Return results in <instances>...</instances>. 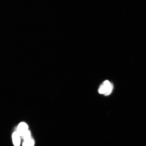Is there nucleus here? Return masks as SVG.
Instances as JSON below:
<instances>
[{
	"label": "nucleus",
	"instance_id": "nucleus-5",
	"mask_svg": "<svg viewBox=\"0 0 146 146\" xmlns=\"http://www.w3.org/2000/svg\"><path fill=\"white\" fill-rule=\"evenodd\" d=\"M21 137L23 139L24 141L29 139L31 137L30 131L29 130L27 131L26 133Z\"/></svg>",
	"mask_w": 146,
	"mask_h": 146
},
{
	"label": "nucleus",
	"instance_id": "nucleus-1",
	"mask_svg": "<svg viewBox=\"0 0 146 146\" xmlns=\"http://www.w3.org/2000/svg\"><path fill=\"white\" fill-rule=\"evenodd\" d=\"M113 85L108 80H106L102 84L98 89V92L100 94H104L108 96L112 92Z\"/></svg>",
	"mask_w": 146,
	"mask_h": 146
},
{
	"label": "nucleus",
	"instance_id": "nucleus-3",
	"mask_svg": "<svg viewBox=\"0 0 146 146\" xmlns=\"http://www.w3.org/2000/svg\"><path fill=\"white\" fill-rule=\"evenodd\" d=\"M12 139L14 146H20L21 144V138L17 132H14L13 134Z\"/></svg>",
	"mask_w": 146,
	"mask_h": 146
},
{
	"label": "nucleus",
	"instance_id": "nucleus-4",
	"mask_svg": "<svg viewBox=\"0 0 146 146\" xmlns=\"http://www.w3.org/2000/svg\"><path fill=\"white\" fill-rule=\"evenodd\" d=\"M35 145L34 140L33 138L31 137L29 139L24 141L23 146H34Z\"/></svg>",
	"mask_w": 146,
	"mask_h": 146
},
{
	"label": "nucleus",
	"instance_id": "nucleus-2",
	"mask_svg": "<svg viewBox=\"0 0 146 146\" xmlns=\"http://www.w3.org/2000/svg\"><path fill=\"white\" fill-rule=\"evenodd\" d=\"M28 130V125L26 123H21L18 125L17 132L20 136H22Z\"/></svg>",
	"mask_w": 146,
	"mask_h": 146
}]
</instances>
